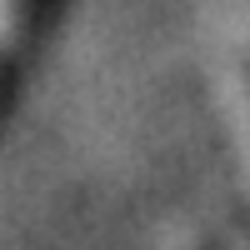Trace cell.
Segmentation results:
<instances>
[{
  "label": "cell",
  "instance_id": "1",
  "mask_svg": "<svg viewBox=\"0 0 250 250\" xmlns=\"http://www.w3.org/2000/svg\"><path fill=\"white\" fill-rule=\"evenodd\" d=\"M235 105H240V130H245V155H250V65L235 80Z\"/></svg>",
  "mask_w": 250,
  "mask_h": 250
}]
</instances>
